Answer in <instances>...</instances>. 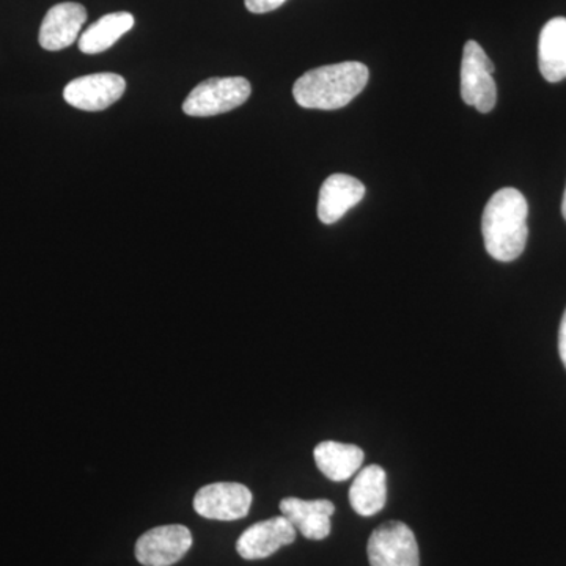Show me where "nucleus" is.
I'll list each match as a JSON object with an SVG mask.
<instances>
[{"label":"nucleus","mask_w":566,"mask_h":566,"mask_svg":"<svg viewBox=\"0 0 566 566\" xmlns=\"http://www.w3.org/2000/svg\"><path fill=\"white\" fill-rule=\"evenodd\" d=\"M528 205L515 188H504L491 197L482 218L483 241L494 260L510 263L520 259L528 238Z\"/></svg>","instance_id":"1"},{"label":"nucleus","mask_w":566,"mask_h":566,"mask_svg":"<svg viewBox=\"0 0 566 566\" xmlns=\"http://www.w3.org/2000/svg\"><path fill=\"white\" fill-rule=\"evenodd\" d=\"M368 77L370 71L360 62L319 66L294 82L293 96L305 109H342L363 93Z\"/></svg>","instance_id":"2"},{"label":"nucleus","mask_w":566,"mask_h":566,"mask_svg":"<svg viewBox=\"0 0 566 566\" xmlns=\"http://www.w3.org/2000/svg\"><path fill=\"white\" fill-rule=\"evenodd\" d=\"M251 82L245 77H211L197 85L185 104L182 112L189 117H212L243 106L251 96Z\"/></svg>","instance_id":"3"},{"label":"nucleus","mask_w":566,"mask_h":566,"mask_svg":"<svg viewBox=\"0 0 566 566\" xmlns=\"http://www.w3.org/2000/svg\"><path fill=\"white\" fill-rule=\"evenodd\" d=\"M493 73V62L483 48L474 40L468 41L461 62V98L482 114L493 111L497 103Z\"/></svg>","instance_id":"4"},{"label":"nucleus","mask_w":566,"mask_h":566,"mask_svg":"<svg viewBox=\"0 0 566 566\" xmlns=\"http://www.w3.org/2000/svg\"><path fill=\"white\" fill-rule=\"evenodd\" d=\"M370 566H420L415 532L400 521H389L376 528L368 539Z\"/></svg>","instance_id":"5"},{"label":"nucleus","mask_w":566,"mask_h":566,"mask_svg":"<svg viewBox=\"0 0 566 566\" xmlns=\"http://www.w3.org/2000/svg\"><path fill=\"white\" fill-rule=\"evenodd\" d=\"M252 501L251 490L241 483H211L197 491L193 510L207 520L237 521L248 516Z\"/></svg>","instance_id":"6"},{"label":"nucleus","mask_w":566,"mask_h":566,"mask_svg":"<svg viewBox=\"0 0 566 566\" xmlns=\"http://www.w3.org/2000/svg\"><path fill=\"white\" fill-rule=\"evenodd\" d=\"M192 534L188 527L174 524L145 532L136 543V558L144 566H172L188 554Z\"/></svg>","instance_id":"7"},{"label":"nucleus","mask_w":566,"mask_h":566,"mask_svg":"<svg viewBox=\"0 0 566 566\" xmlns=\"http://www.w3.org/2000/svg\"><path fill=\"white\" fill-rule=\"evenodd\" d=\"M125 91L126 81L120 74L96 73L71 81L63 91V98L76 109L99 112L117 103Z\"/></svg>","instance_id":"8"},{"label":"nucleus","mask_w":566,"mask_h":566,"mask_svg":"<svg viewBox=\"0 0 566 566\" xmlns=\"http://www.w3.org/2000/svg\"><path fill=\"white\" fill-rule=\"evenodd\" d=\"M296 528L285 516H274L245 528L238 538L237 551L245 560H262L292 545L296 539Z\"/></svg>","instance_id":"9"},{"label":"nucleus","mask_w":566,"mask_h":566,"mask_svg":"<svg viewBox=\"0 0 566 566\" xmlns=\"http://www.w3.org/2000/svg\"><path fill=\"white\" fill-rule=\"evenodd\" d=\"M87 21V10L76 2H63L52 7L41 22L40 46L46 51H62L80 36Z\"/></svg>","instance_id":"10"},{"label":"nucleus","mask_w":566,"mask_h":566,"mask_svg":"<svg viewBox=\"0 0 566 566\" xmlns=\"http://www.w3.org/2000/svg\"><path fill=\"white\" fill-rule=\"evenodd\" d=\"M335 505L326 499L303 501L297 497H286L281 502V513L292 523V526L307 539L327 538L331 534V516Z\"/></svg>","instance_id":"11"},{"label":"nucleus","mask_w":566,"mask_h":566,"mask_svg":"<svg viewBox=\"0 0 566 566\" xmlns=\"http://www.w3.org/2000/svg\"><path fill=\"white\" fill-rule=\"evenodd\" d=\"M365 196V186L346 174H334L323 182L318 197L319 221L331 226L356 207Z\"/></svg>","instance_id":"12"},{"label":"nucleus","mask_w":566,"mask_h":566,"mask_svg":"<svg viewBox=\"0 0 566 566\" xmlns=\"http://www.w3.org/2000/svg\"><path fill=\"white\" fill-rule=\"evenodd\" d=\"M314 458L324 476L333 482H346L363 468L365 453L357 446L323 441L315 447Z\"/></svg>","instance_id":"13"},{"label":"nucleus","mask_w":566,"mask_h":566,"mask_svg":"<svg viewBox=\"0 0 566 566\" xmlns=\"http://www.w3.org/2000/svg\"><path fill=\"white\" fill-rule=\"evenodd\" d=\"M387 501V475L378 464L360 469L349 488V504L360 516H374L381 512Z\"/></svg>","instance_id":"14"},{"label":"nucleus","mask_w":566,"mask_h":566,"mask_svg":"<svg viewBox=\"0 0 566 566\" xmlns=\"http://www.w3.org/2000/svg\"><path fill=\"white\" fill-rule=\"evenodd\" d=\"M538 65L547 82L566 80V18L547 21L539 33Z\"/></svg>","instance_id":"15"},{"label":"nucleus","mask_w":566,"mask_h":566,"mask_svg":"<svg viewBox=\"0 0 566 566\" xmlns=\"http://www.w3.org/2000/svg\"><path fill=\"white\" fill-rule=\"evenodd\" d=\"M134 28V17L128 11H118L93 22L91 28L82 33L80 50L84 54H99L114 46L125 33Z\"/></svg>","instance_id":"16"},{"label":"nucleus","mask_w":566,"mask_h":566,"mask_svg":"<svg viewBox=\"0 0 566 566\" xmlns=\"http://www.w3.org/2000/svg\"><path fill=\"white\" fill-rule=\"evenodd\" d=\"M286 0H244L245 9L251 13L263 14L281 9Z\"/></svg>","instance_id":"17"},{"label":"nucleus","mask_w":566,"mask_h":566,"mask_svg":"<svg viewBox=\"0 0 566 566\" xmlns=\"http://www.w3.org/2000/svg\"><path fill=\"white\" fill-rule=\"evenodd\" d=\"M558 353H560L562 363L566 368V311L562 318L560 331H558Z\"/></svg>","instance_id":"18"},{"label":"nucleus","mask_w":566,"mask_h":566,"mask_svg":"<svg viewBox=\"0 0 566 566\" xmlns=\"http://www.w3.org/2000/svg\"><path fill=\"white\" fill-rule=\"evenodd\" d=\"M562 214H564L565 221H566V189L564 193V202H562Z\"/></svg>","instance_id":"19"}]
</instances>
